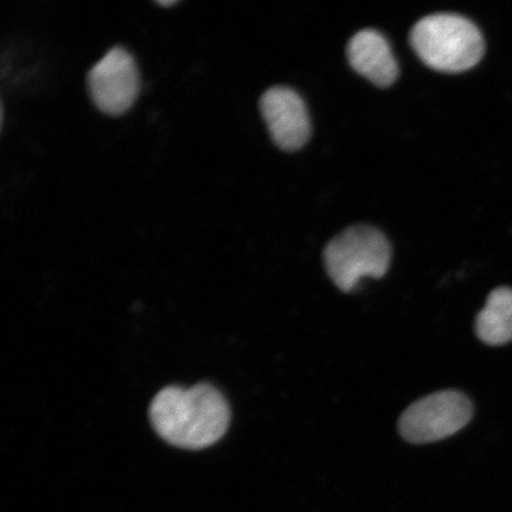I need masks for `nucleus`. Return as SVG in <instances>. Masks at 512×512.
<instances>
[{
	"instance_id": "1",
	"label": "nucleus",
	"mask_w": 512,
	"mask_h": 512,
	"mask_svg": "<svg viewBox=\"0 0 512 512\" xmlns=\"http://www.w3.org/2000/svg\"><path fill=\"white\" fill-rule=\"evenodd\" d=\"M153 428L166 443L202 450L226 434L230 409L220 390L208 383L160 390L150 408Z\"/></svg>"
},
{
	"instance_id": "8",
	"label": "nucleus",
	"mask_w": 512,
	"mask_h": 512,
	"mask_svg": "<svg viewBox=\"0 0 512 512\" xmlns=\"http://www.w3.org/2000/svg\"><path fill=\"white\" fill-rule=\"evenodd\" d=\"M476 334L492 347L512 342V290L499 287L489 294L484 309L476 318Z\"/></svg>"
},
{
	"instance_id": "9",
	"label": "nucleus",
	"mask_w": 512,
	"mask_h": 512,
	"mask_svg": "<svg viewBox=\"0 0 512 512\" xmlns=\"http://www.w3.org/2000/svg\"><path fill=\"white\" fill-rule=\"evenodd\" d=\"M157 3L162 6H172L175 5L177 2L176 0H158Z\"/></svg>"
},
{
	"instance_id": "7",
	"label": "nucleus",
	"mask_w": 512,
	"mask_h": 512,
	"mask_svg": "<svg viewBox=\"0 0 512 512\" xmlns=\"http://www.w3.org/2000/svg\"><path fill=\"white\" fill-rule=\"evenodd\" d=\"M350 66L377 87H389L398 79L399 67L386 38L366 29L351 38L347 48Z\"/></svg>"
},
{
	"instance_id": "2",
	"label": "nucleus",
	"mask_w": 512,
	"mask_h": 512,
	"mask_svg": "<svg viewBox=\"0 0 512 512\" xmlns=\"http://www.w3.org/2000/svg\"><path fill=\"white\" fill-rule=\"evenodd\" d=\"M419 59L441 73H463L482 60V32L469 19L453 14H435L420 19L409 34Z\"/></svg>"
},
{
	"instance_id": "5",
	"label": "nucleus",
	"mask_w": 512,
	"mask_h": 512,
	"mask_svg": "<svg viewBox=\"0 0 512 512\" xmlns=\"http://www.w3.org/2000/svg\"><path fill=\"white\" fill-rule=\"evenodd\" d=\"M87 87L102 113L117 117L130 110L140 91L139 69L130 51L123 47L108 51L89 70Z\"/></svg>"
},
{
	"instance_id": "4",
	"label": "nucleus",
	"mask_w": 512,
	"mask_h": 512,
	"mask_svg": "<svg viewBox=\"0 0 512 512\" xmlns=\"http://www.w3.org/2000/svg\"><path fill=\"white\" fill-rule=\"evenodd\" d=\"M469 398L456 390H443L409 406L401 415L399 431L411 444H430L456 434L472 419Z\"/></svg>"
},
{
	"instance_id": "6",
	"label": "nucleus",
	"mask_w": 512,
	"mask_h": 512,
	"mask_svg": "<svg viewBox=\"0 0 512 512\" xmlns=\"http://www.w3.org/2000/svg\"><path fill=\"white\" fill-rule=\"evenodd\" d=\"M260 111L273 142L281 150L297 151L311 136V121L305 102L293 89L273 87L260 99Z\"/></svg>"
},
{
	"instance_id": "3",
	"label": "nucleus",
	"mask_w": 512,
	"mask_h": 512,
	"mask_svg": "<svg viewBox=\"0 0 512 512\" xmlns=\"http://www.w3.org/2000/svg\"><path fill=\"white\" fill-rule=\"evenodd\" d=\"M392 249L380 230L355 226L332 239L324 251L326 272L343 292L354 290L363 278H382L387 273Z\"/></svg>"
}]
</instances>
